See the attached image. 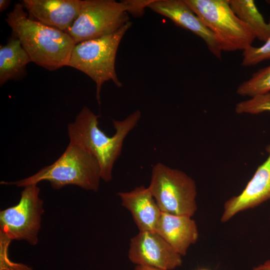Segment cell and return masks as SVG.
I'll return each mask as SVG.
<instances>
[{
    "label": "cell",
    "mask_w": 270,
    "mask_h": 270,
    "mask_svg": "<svg viewBox=\"0 0 270 270\" xmlns=\"http://www.w3.org/2000/svg\"><path fill=\"white\" fill-rule=\"evenodd\" d=\"M6 21L32 62L48 70L68 66L76 44L65 32L28 16L22 4H16Z\"/></svg>",
    "instance_id": "1"
},
{
    "label": "cell",
    "mask_w": 270,
    "mask_h": 270,
    "mask_svg": "<svg viewBox=\"0 0 270 270\" xmlns=\"http://www.w3.org/2000/svg\"><path fill=\"white\" fill-rule=\"evenodd\" d=\"M100 116L85 106L74 121L68 124V132L70 142L79 145L96 158L101 178L108 182L112 180L114 165L120 155L124 141L136 126L141 113L137 110L122 120H113L116 132L112 136H108L99 128Z\"/></svg>",
    "instance_id": "2"
},
{
    "label": "cell",
    "mask_w": 270,
    "mask_h": 270,
    "mask_svg": "<svg viewBox=\"0 0 270 270\" xmlns=\"http://www.w3.org/2000/svg\"><path fill=\"white\" fill-rule=\"evenodd\" d=\"M153 0H84L80 13L66 32L76 44L112 34L130 22L128 13L140 16Z\"/></svg>",
    "instance_id": "3"
},
{
    "label": "cell",
    "mask_w": 270,
    "mask_h": 270,
    "mask_svg": "<svg viewBox=\"0 0 270 270\" xmlns=\"http://www.w3.org/2000/svg\"><path fill=\"white\" fill-rule=\"evenodd\" d=\"M100 178V166L96 158L79 145L70 142L63 154L50 165L26 178L0 184L24 188L46 180L54 189L72 184L97 192Z\"/></svg>",
    "instance_id": "4"
},
{
    "label": "cell",
    "mask_w": 270,
    "mask_h": 270,
    "mask_svg": "<svg viewBox=\"0 0 270 270\" xmlns=\"http://www.w3.org/2000/svg\"><path fill=\"white\" fill-rule=\"evenodd\" d=\"M132 25L130 21L112 34L76 44L72 50L68 66L83 72L96 82L99 104L106 82L111 80L119 88L122 86L116 72V57L120 42Z\"/></svg>",
    "instance_id": "5"
},
{
    "label": "cell",
    "mask_w": 270,
    "mask_h": 270,
    "mask_svg": "<svg viewBox=\"0 0 270 270\" xmlns=\"http://www.w3.org/2000/svg\"><path fill=\"white\" fill-rule=\"evenodd\" d=\"M214 34L222 51H244L256 36L252 28L232 10L229 0H184Z\"/></svg>",
    "instance_id": "6"
},
{
    "label": "cell",
    "mask_w": 270,
    "mask_h": 270,
    "mask_svg": "<svg viewBox=\"0 0 270 270\" xmlns=\"http://www.w3.org/2000/svg\"><path fill=\"white\" fill-rule=\"evenodd\" d=\"M148 188L162 212L192 217L197 210L196 182L180 170L156 164Z\"/></svg>",
    "instance_id": "7"
},
{
    "label": "cell",
    "mask_w": 270,
    "mask_h": 270,
    "mask_svg": "<svg viewBox=\"0 0 270 270\" xmlns=\"http://www.w3.org/2000/svg\"><path fill=\"white\" fill-rule=\"evenodd\" d=\"M37 184L24 188L19 202L0 212V234L12 240H24L34 246L38 242L43 202Z\"/></svg>",
    "instance_id": "8"
},
{
    "label": "cell",
    "mask_w": 270,
    "mask_h": 270,
    "mask_svg": "<svg viewBox=\"0 0 270 270\" xmlns=\"http://www.w3.org/2000/svg\"><path fill=\"white\" fill-rule=\"evenodd\" d=\"M130 260L136 266L164 270L182 264V256L156 232H139L130 240Z\"/></svg>",
    "instance_id": "9"
},
{
    "label": "cell",
    "mask_w": 270,
    "mask_h": 270,
    "mask_svg": "<svg viewBox=\"0 0 270 270\" xmlns=\"http://www.w3.org/2000/svg\"><path fill=\"white\" fill-rule=\"evenodd\" d=\"M148 8L200 38L210 52L221 60L222 51L216 38L184 0H153Z\"/></svg>",
    "instance_id": "10"
},
{
    "label": "cell",
    "mask_w": 270,
    "mask_h": 270,
    "mask_svg": "<svg viewBox=\"0 0 270 270\" xmlns=\"http://www.w3.org/2000/svg\"><path fill=\"white\" fill-rule=\"evenodd\" d=\"M266 150L267 158L258 168L243 190L224 202L221 222H226L238 213L270 199V144Z\"/></svg>",
    "instance_id": "11"
},
{
    "label": "cell",
    "mask_w": 270,
    "mask_h": 270,
    "mask_svg": "<svg viewBox=\"0 0 270 270\" xmlns=\"http://www.w3.org/2000/svg\"><path fill=\"white\" fill-rule=\"evenodd\" d=\"M82 0H23L32 17L50 27L66 32L78 16Z\"/></svg>",
    "instance_id": "12"
},
{
    "label": "cell",
    "mask_w": 270,
    "mask_h": 270,
    "mask_svg": "<svg viewBox=\"0 0 270 270\" xmlns=\"http://www.w3.org/2000/svg\"><path fill=\"white\" fill-rule=\"evenodd\" d=\"M155 232L180 256H185L189 247L196 243L198 232L192 216L162 212Z\"/></svg>",
    "instance_id": "13"
},
{
    "label": "cell",
    "mask_w": 270,
    "mask_h": 270,
    "mask_svg": "<svg viewBox=\"0 0 270 270\" xmlns=\"http://www.w3.org/2000/svg\"><path fill=\"white\" fill-rule=\"evenodd\" d=\"M118 194L122 205L131 213L140 232H155L162 211L148 187L141 186Z\"/></svg>",
    "instance_id": "14"
},
{
    "label": "cell",
    "mask_w": 270,
    "mask_h": 270,
    "mask_svg": "<svg viewBox=\"0 0 270 270\" xmlns=\"http://www.w3.org/2000/svg\"><path fill=\"white\" fill-rule=\"evenodd\" d=\"M32 60L20 40L12 36L0 46V85L10 80H18L26 74V67Z\"/></svg>",
    "instance_id": "15"
},
{
    "label": "cell",
    "mask_w": 270,
    "mask_h": 270,
    "mask_svg": "<svg viewBox=\"0 0 270 270\" xmlns=\"http://www.w3.org/2000/svg\"><path fill=\"white\" fill-rule=\"evenodd\" d=\"M235 14L252 30L256 38L266 42L270 38V18L268 22L253 0H229Z\"/></svg>",
    "instance_id": "16"
},
{
    "label": "cell",
    "mask_w": 270,
    "mask_h": 270,
    "mask_svg": "<svg viewBox=\"0 0 270 270\" xmlns=\"http://www.w3.org/2000/svg\"><path fill=\"white\" fill-rule=\"evenodd\" d=\"M236 92L240 96L250 98L270 92V65L254 73L238 86Z\"/></svg>",
    "instance_id": "17"
},
{
    "label": "cell",
    "mask_w": 270,
    "mask_h": 270,
    "mask_svg": "<svg viewBox=\"0 0 270 270\" xmlns=\"http://www.w3.org/2000/svg\"><path fill=\"white\" fill-rule=\"evenodd\" d=\"M235 112L238 114H250L270 112V92L238 102L236 105Z\"/></svg>",
    "instance_id": "18"
},
{
    "label": "cell",
    "mask_w": 270,
    "mask_h": 270,
    "mask_svg": "<svg viewBox=\"0 0 270 270\" xmlns=\"http://www.w3.org/2000/svg\"><path fill=\"white\" fill-rule=\"evenodd\" d=\"M270 59V38L260 47L252 46L243 51L241 64L251 66Z\"/></svg>",
    "instance_id": "19"
},
{
    "label": "cell",
    "mask_w": 270,
    "mask_h": 270,
    "mask_svg": "<svg viewBox=\"0 0 270 270\" xmlns=\"http://www.w3.org/2000/svg\"><path fill=\"white\" fill-rule=\"evenodd\" d=\"M12 240L0 234V270H32L26 265L14 263L8 257V248Z\"/></svg>",
    "instance_id": "20"
},
{
    "label": "cell",
    "mask_w": 270,
    "mask_h": 270,
    "mask_svg": "<svg viewBox=\"0 0 270 270\" xmlns=\"http://www.w3.org/2000/svg\"><path fill=\"white\" fill-rule=\"evenodd\" d=\"M252 270H270V260L252 268Z\"/></svg>",
    "instance_id": "21"
},
{
    "label": "cell",
    "mask_w": 270,
    "mask_h": 270,
    "mask_svg": "<svg viewBox=\"0 0 270 270\" xmlns=\"http://www.w3.org/2000/svg\"><path fill=\"white\" fill-rule=\"evenodd\" d=\"M11 3L10 0H0V12H3L10 6Z\"/></svg>",
    "instance_id": "22"
},
{
    "label": "cell",
    "mask_w": 270,
    "mask_h": 270,
    "mask_svg": "<svg viewBox=\"0 0 270 270\" xmlns=\"http://www.w3.org/2000/svg\"><path fill=\"white\" fill-rule=\"evenodd\" d=\"M134 270H162V269L150 267V266H136L134 268Z\"/></svg>",
    "instance_id": "23"
},
{
    "label": "cell",
    "mask_w": 270,
    "mask_h": 270,
    "mask_svg": "<svg viewBox=\"0 0 270 270\" xmlns=\"http://www.w3.org/2000/svg\"><path fill=\"white\" fill-rule=\"evenodd\" d=\"M266 2L270 4V0H266Z\"/></svg>",
    "instance_id": "24"
},
{
    "label": "cell",
    "mask_w": 270,
    "mask_h": 270,
    "mask_svg": "<svg viewBox=\"0 0 270 270\" xmlns=\"http://www.w3.org/2000/svg\"><path fill=\"white\" fill-rule=\"evenodd\" d=\"M208 270L205 269V268H202V269H200V270Z\"/></svg>",
    "instance_id": "25"
}]
</instances>
